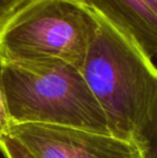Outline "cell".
I'll use <instances>...</instances> for the list:
<instances>
[{
  "label": "cell",
  "instance_id": "277c9868",
  "mask_svg": "<svg viewBox=\"0 0 157 158\" xmlns=\"http://www.w3.org/2000/svg\"><path fill=\"white\" fill-rule=\"evenodd\" d=\"M9 135L35 158H143V150L110 133L48 124H12Z\"/></svg>",
  "mask_w": 157,
  "mask_h": 158
},
{
  "label": "cell",
  "instance_id": "7a4b0ae2",
  "mask_svg": "<svg viewBox=\"0 0 157 158\" xmlns=\"http://www.w3.org/2000/svg\"><path fill=\"white\" fill-rule=\"evenodd\" d=\"M12 124H48L110 133L107 118L80 69L64 61L2 63Z\"/></svg>",
  "mask_w": 157,
  "mask_h": 158
},
{
  "label": "cell",
  "instance_id": "6da1fadb",
  "mask_svg": "<svg viewBox=\"0 0 157 158\" xmlns=\"http://www.w3.org/2000/svg\"><path fill=\"white\" fill-rule=\"evenodd\" d=\"M90 10L95 26L80 71L110 135L143 148L157 119V68L136 41Z\"/></svg>",
  "mask_w": 157,
  "mask_h": 158
},
{
  "label": "cell",
  "instance_id": "9c48e42d",
  "mask_svg": "<svg viewBox=\"0 0 157 158\" xmlns=\"http://www.w3.org/2000/svg\"><path fill=\"white\" fill-rule=\"evenodd\" d=\"M142 150L143 158H157V119Z\"/></svg>",
  "mask_w": 157,
  "mask_h": 158
},
{
  "label": "cell",
  "instance_id": "52a82bcc",
  "mask_svg": "<svg viewBox=\"0 0 157 158\" xmlns=\"http://www.w3.org/2000/svg\"><path fill=\"white\" fill-rule=\"evenodd\" d=\"M11 125L12 122L9 115L3 83H2V61L0 59V137L8 135Z\"/></svg>",
  "mask_w": 157,
  "mask_h": 158
},
{
  "label": "cell",
  "instance_id": "5b68a950",
  "mask_svg": "<svg viewBox=\"0 0 157 158\" xmlns=\"http://www.w3.org/2000/svg\"><path fill=\"white\" fill-rule=\"evenodd\" d=\"M129 35L150 57L157 56V0H79Z\"/></svg>",
  "mask_w": 157,
  "mask_h": 158
},
{
  "label": "cell",
  "instance_id": "ba28073f",
  "mask_svg": "<svg viewBox=\"0 0 157 158\" xmlns=\"http://www.w3.org/2000/svg\"><path fill=\"white\" fill-rule=\"evenodd\" d=\"M29 0H0V26Z\"/></svg>",
  "mask_w": 157,
  "mask_h": 158
},
{
  "label": "cell",
  "instance_id": "8992f818",
  "mask_svg": "<svg viewBox=\"0 0 157 158\" xmlns=\"http://www.w3.org/2000/svg\"><path fill=\"white\" fill-rule=\"evenodd\" d=\"M0 152L4 158H35L17 140L9 135L0 137Z\"/></svg>",
  "mask_w": 157,
  "mask_h": 158
},
{
  "label": "cell",
  "instance_id": "3957f363",
  "mask_svg": "<svg viewBox=\"0 0 157 158\" xmlns=\"http://www.w3.org/2000/svg\"><path fill=\"white\" fill-rule=\"evenodd\" d=\"M94 26L90 8L79 0H29L0 26V59L81 69Z\"/></svg>",
  "mask_w": 157,
  "mask_h": 158
}]
</instances>
